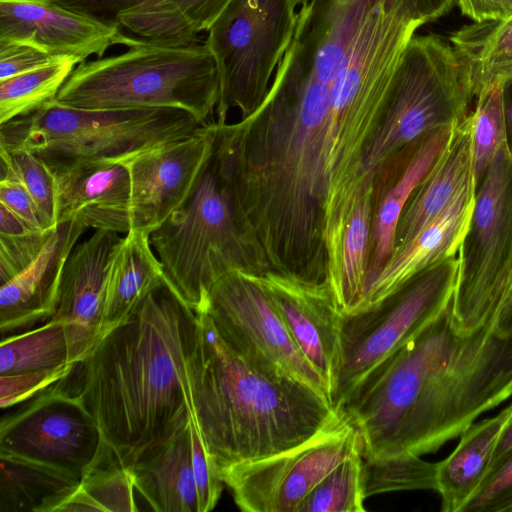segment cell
Listing matches in <instances>:
<instances>
[{
	"label": "cell",
	"instance_id": "6da1fadb",
	"mask_svg": "<svg viewBox=\"0 0 512 512\" xmlns=\"http://www.w3.org/2000/svg\"><path fill=\"white\" fill-rule=\"evenodd\" d=\"M512 395V337L460 331L450 305L356 387L341 408L363 458L435 452Z\"/></svg>",
	"mask_w": 512,
	"mask_h": 512
},
{
	"label": "cell",
	"instance_id": "7a4b0ae2",
	"mask_svg": "<svg viewBox=\"0 0 512 512\" xmlns=\"http://www.w3.org/2000/svg\"><path fill=\"white\" fill-rule=\"evenodd\" d=\"M197 324V312L165 280L79 364L74 390L125 465L189 423Z\"/></svg>",
	"mask_w": 512,
	"mask_h": 512
},
{
	"label": "cell",
	"instance_id": "3957f363",
	"mask_svg": "<svg viewBox=\"0 0 512 512\" xmlns=\"http://www.w3.org/2000/svg\"><path fill=\"white\" fill-rule=\"evenodd\" d=\"M197 316L187 363L190 413L221 477L299 446L344 418L312 387L254 369L222 340L204 311Z\"/></svg>",
	"mask_w": 512,
	"mask_h": 512
},
{
	"label": "cell",
	"instance_id": "277c9868",
	"mask_svg": "<svg viewBox=\"0 0 512 512\" xmlns=\"http://www.w3.org/2000/svg\"><path fill=\"white\" fill-rule=\"evenodd\" d=\"M241 213L232 149L218 124L206 158L181 204L150 234L172 289L196 312L223 275L241 271Z\"/></svg>",
	"mask_w": 512,
	"mask_h": 512
},
{
	"label": "cell",
	"instance_id": "5b68a950",
	"mask_svg": "<svg viewBox=\"0 0 512 512\" xmlns=\"http://www.w3.org/2000/svg\"><path fill=\"white\" fill-rule=\"evenodd\" d=\"M128 48L77 65L54 100L93 110L177 108L202 122L217 106V69L204 42L164 45L131 36Z\"/></svg>",
	"mask_w": 512,
	"mask_h": 512
},
{
	"label": "cell",
	"instance_id": "8992f818",
	"mask_svg": "<svg viewBox=\"0 0 512 512\" xmlns=\"http://www.w3.org/2000/svg\"><path fill=\"white\" fill-rule=\"evenodd\" d=\"M204 122L177 108L93 110L51 100L0 124V148L25 149L53 173L98 162H126L185 138Z\"/></svg>",
	"mask_w": 512,
	"mask_h": 512
},
{
	"label": "cell",
	"instance_id": "52a82bcc",
	"mask_svg": "<svg viewBox=\"0 0 512 512\" xmlns=\"http://www.w3.org/2000/svg\"><path fill=\"white\" fill-rule=\"evenodd\" d=\"M473 98L452 45L437 35H414L394 73L383 119L365 147L361 171L370 172L437 128L459 125Z\"/></svg>",
	"mask_w": 512,
	"mask_h": 512
},
{
	"label": "cell",
	"instance_id": "ba28073f",
	"mask_svg": "<svg viewBox=\"0 0 512 512\" xmlns=\"http://www.w3.org/2000/svg\"><path fill=\"white\" fill-rule=\"evenodd\" d=\"M458 258L414 274L371 307L339 316L338 354L331 403L341 411L377 366L419 334L451 303Z\"/></svg>",
	"mask_w": 512,
	"mask_h": 512
},
{
	"label": "cell",
	"instance_id": "9c48e42d",
	"mask_svg": "<svg viewBox=\"0 0 512 512\" xmlns=\"http://www.w3.org/2000/svg\"><path fill=\"white\" fill-rule=\"evenodd\" d=\"M458 249L451 300L457 329H491L512 275V156L501 146L481 183Z\"/></svg>",
	"mask_w": 512,
	"mask_h": 512
},
{
	"label": "cell",
	"instance_id": "30bf717a",
	"mask_svg": "<svg viewBox=\"0 0 512 512\" xmlns=\"http://www.w3.org/2000/svg\"><path fill=\"white\" fill-rule=\"evenodd\" d=\"M295 0H231L207 31L204 43L217 69V112L230 107L254 113L294 37Z\"/></svg>",
	"mask_w": 512,
	"mask_h": 512
},
{
	"label": "cell",
	"instance_id": "8fae6325",
	"mask_svg": "<svg viewBox=\"0 0 512 512\" xmlns=\"http://www.w3.org/2000/svg\"><path fill=\"white\" fill-rule=\"evenodd\" d=\"M201 311L254 369L306 384L331 402L325 382L297 347L260 279L241 271L223 275L211 286Z\"/></svg>",
	"mask_w": 512,
	"mask_h": 512
},
{
	"label": "cell",
	"instance_id": "7c38bea8",
	"mask_svg": "<svg viewBox=\"0 0 512 512\" xmlns=\"http://www.w3.org/2000/svg\"><path fill=\"white\" fill-rule=\"evenodd\" d=\"M69 377L2 417L0 453L48 465L81 479L105 442L81 396L67 387Z\"/></svg>",
	"mask_w": 512,
	"mask_h": 512
},
{
	"label": "cell",
	"instance_id": "4fadbf2b",
	"mask_svg": "<svg viewBox=\"0 0 512 512\" xmlns=\"http://www.w3.org/2000/svg\"><path fill=\"white\" fill-rule=\"evenodd\" d=\"M359 433L345 416L303 444L227 470L223 482L245 512H297L308 494L359 449Z\"/></svg>",
	"mask_w": 512,
	"mask_h": 512
},
{
	"label": "cell",
	"instance_id": "5bb4252c",
	"mask_svg": "<svg viewBox=\"0 0 512 512\" xmlns=\"http://www.w3.org/2000/svg\"><path fill=\"white\" fill-rule=\"evenodd\" d=\"M120 240L117 232L95 230L64 265L52 318L64 326L69 363H82L103 336L108 268Z\"/></svg>",
	"mask_w": 512,
	"mask_h": 512
},
{
	"label": "cell",
	"instance_id": "9a60e30c",
	"mask_svg": "<svg viewBox=\"0 0 512 512\" xmlns=\"http://www.w3.org/2000/svg\"><path fill=\"white\" fill-rule=\"evenodd\" d=\"M213 124L126 161L131 180V230L150 234L181 204L206 158Z\"/></svg>",
	"mask_w": 512,
	"mask_h": 512
},
{
	"label": "cell",
	"instance_id": "2e32d148",
	"mask_svg": "<svg viewBox=\"0 0 512 512\" xmlns=\"http://www.w3.org/2000/svg\"><path fill=\"white\" fill-rule=\"evenodd\" d=\"M130 37L119 26L49 0H0V41L29 44L56 58L80 64L92 55L103 57L110 46H127Z\"/></svg>",
	"mask_w": 512,
	"mask_h": 512
},
{
	"label": "cell",
	"instance_id": "e0dca14e",
	"mask_svg": "<svg viewBox=\"0 0 512 512\" xmlns=\"http://www.w3.org/2000/svg\"><path fill=\"white\" fill-rule=\"evenodd\" d=\"M86 229L76 221L59 223L32 264L1 285L2 337L28 330L53 317L64 265Z\"/></svg>",
	"mask_w": 512,
	"mask_h": 512
},
{
	"label": "cell",
	"instance_id": "ac0fdd59",
	"mask_svg": "<svg viewBox=\"0 0 512 512\" xmlns=\"http://www.w3.org/2000/svg\"><path fill=\"white\" fill-rule=\"evenodd\" d=\"M58 224L76 221L86 228L131 230V180L126 162H98L54 173Z\"/></svg>",
	"mask_w": 512,
	"mask_h": 512
},
{
	"label": "cell",
	"instance_id": "d6986e66",
	"mask_svg": "<svg viewBox=\"0 0 512 512\" xmlns=\"http://www.w3.org/2000/svg\"><path fill=\"white\" fill-rule=\"evenodd\" d=\"M297 347L325 382L331 400L339 316L331 293L284 279H261Z\"/></svg>",
	"mask_w": 512,
	"mask_h": 512
},
{
	"label": "cell",
	"instance_id": "ffe728a7",
	"mask_svg": "<svg viewBox=\"0 0 512 512\" xmlns=\"http://www.w3.org/2000/svg\"><path fill=\"white\" fill-rule=\"evenodd\" d=\"M474 196L472 180L440 215L408 242L396 247L355 312L376 304L422 269L456 256L470 219Z\"/></svg>",
	"mask_w": 512,
	"mask_h": 512
},
{
	"label": "cell",
	"instance_id": "44dd1931",
	"mask_svg": "<svg viewBox=\"0 0 512 512\" xmlns=\"http://www.w3.org/2000/svg\"><path fill=\"white\" fill-rule=\"evenodd\" d=\"M135 489L157 512H198L189 423L137 455Z\"/></svg>",
	"mask_w": 512,
	"mask_h": 512
},
{
	"label": "cell",
	"instance_id": "7402d4cb",
	"mask_svg": "<svg viewBox=\"0 0 512 512\" xmlns=\"http://www.w3.org/2000/svg\"><path fill=\"white\" fill-rule=\"evenodd\" d=\"M472 180L469 113L455 127L446 149L408 199L397 225L395 248L440 215Z\"/></svg>",
	"mask_w": 512,
	"mask_h": 512
},
{
	"label": "cell",
	"instance_id": "603a6c76",
	"mask_svg": "<svg viewBox=\"0 0 512 512\" xmlns=\"http://www.w3.org/2000/svg\"><path fill=\"white\" fill-rule=\"evenodd\" d=\"M512 412V403L494 417L469 426L454 451L437 463L436 491L441 511L462 512L486 477Z\"/></svg>",
	"mask_w": 512,
	"mask_h": 512
},
{
	"label": "cell",
	"instance_id": "cb8c5ba5",
	"mask_svg": "<svg viewBox=\"0 0 512 512\" xmlns=\"http://www.w3.org/2000/svg\"><path fill=\"white\" fill-rule=\"evenodd\" d=\"M165 280L150 233L134 229L126 233L116 246L108 268L103 336L125 322L141 301Z\"/></svg>",
	"mask_w": 512,
	"mask_h": 512
},
{
	"label": "cell",
	"instance_id": "d4e9b609",
	"mask_svg": "<svg viewBox=\"0 0 512 512\" xmlns=\"http://www.w3.org/2000/svg\"><path fill=\"white\" fill-rule=\"evenodd\" d=\"M231 0H150L120 15L118 26L134 37L164 45L198 42Z\"/></svg>",
	"mask_w": 512,
	"mask_h": 512
},
{
	"label": "cell",
	"instance_id": "484cf974",
	"mask_svg": "<svg viewBox=\"0 0 512 512\" xmlns=\"http://www.w3.org/2000/svg\"><path fill=\"white\" fill-rule=\"evenodd\" d=\"M455 127H440L422 137L397 182L384 198L376 217L374 259L367 270L363 295L392 256L402 211L413 191L446 149Z\"/></svg>",
	"mask_w": 512,
	"mask_h": 512
},
{
	"label": "cell",
	"instance_id": "4316f807",
	"mask_svg": "<svg viewBox=\"0 0 512 512\" xmlns=\"http://www.w3.org/2000/svg\"><path fill=\"white\" fill-rule=\"evenodd\" d=\"M0 511L56 512L81 479L66 471L0 453Z\"/></svg>",
	"mask_w": 512,
	"mask_h": 512
},
{
	"label": "cell",
	"instance_id": "83f0119b",
	"mask_svg": "<svg viewBox=\"0 0 512 512\" xmlns=\"http://www.w3.org/2000/svg\"><path fill=\"white\" fill-rule=\"evenodd\" d=\"M450 41L474 98L512 76V16L463 26Z\"/></svg>",
	"mask_w": 512,
	"mask_h": 512
},
{
	"label": "cell",
	"instance_id": "f1b7e54d",
	"mask_svg": "<svg viewBox=\"0 0 512 512\" xmlns=\"http://www.w3.org/2000/svg\"><path fill=\"white\" fill-rule=\"evenodd\" d=\"M134 490L132 467L125 465L105 443L78 487L57 511H138Z\"/></svg>",
	"mask_w": 512,
	"mask_h": 512
},
{
	"label": "cell",
	"instance_id": "f546056e",
	"mask_svg": "<svg viewBox=\"0 0 512 512\" xmlns=\"http://www.w3.org/2000/svg\"><path fill=\"white\" fill-rule=\"evenodd\" d=\"M66 363L69 361L64 326L53 318L1 339L0 376L53 369Z\"/></svg>",
	"mask_w": 512,
	"mask_h": 512
},
{
	"label": "cell",
	"instance_id": "4dcf8cb0",
	"mask_svg": "<svg viewBox=\"0 0 512 512\" xmlns=\"http://www.w3.org/2000/svg\"><path fill=\"white\" fill-rule=\"evenodd\" d=\"M79 63L61 59L0 81V124L30 114L54 100Z\"/></svg>",
	"mask_w": 512,
	"mask_h": 512
},
{
	"label": "cell",
	"instance_id": "1f68e13d",
	"mask_svg": "<svg viewBox=\"0 0 512 512\" xmlns=\"http://www.w3.org/2000/svg\"><path fill=\"white\" fill-rule=\"evenodd\" d=\"M364 195L353 208L344 232L342 260L337 282L331 291L341 314L354 313L361 301L367 274L364 264L369 233L370 204Z\"/></svg>",
	"mask_w": 512,
	"mask_h": 512
},
{
	"label": "cell",
	"instance_id": "d6a6232c",
	"mask_svg": "<svg viewBox=\"0 0 512 512\" xmlns=\"http://www.w3.org/2000/svg\"><path fill=\"white\" fill-rule=\"evenodd\" d=\"M362 459L366 498L394 491L436 490L437 463L407 453Z\"/></svg>",
	"mask_w": 512,
	"mask_h": 512
},
{
	"label": "cell",
	"instance_id": "836d02e7",
	"mask_svg": "<svg viewBox=\"0 0 512 512\" xmlns=\"http://www.w3.org/2000/svg\"><path fill=\"white\" fill-rule=\"evenodd\" d=\"M362 460L357 449L308 494L297 512H365Z\"/></svg>",
	"mask_w": 512,
	"mask_h": 512
},
{
	"label": "cell",
	"instance_id": "e575fe53",
	"mask_svg": "<svg viewBox=\"0 0 512 512\" xmlns=\"http://www.w3.org/2000/svg\"><path fill=\"white\" fill-rule=\"evenodd\" d=\"M470 120L472 178L475 191L497 152L506 143L501 84L476 97L475 109L470 112Z\"/></svg>",
	"mask_w": 512,
	"mask_h": 512
},
{
	"label": "cell",
	"instance_id": "d590c367",
	"mask_svg": "<svg viewBox=\"0 0 512 512\" xmlns=\"http://www.w3.org/2000/svg\"><path fill=\"white\" fill-rule=\"evenodd\" d=\"M0 179L14 177L36 203L47 227L57 225V185L53 171L36 155L25 149L0 148Z\"/></svg>",
	"mask_w": 512,
	"mask_h": 512
},
{
	"label": "cell",
	"instance_id": "8d00e7d4",
	"mask_svg": "<svg viewBox=\"0 0 512 512\" xmlns=\"http://www.w3.org/2000/svg\"><path fill=\"white\" fill-rule=\"evenodd\" d=\"M512 506V449L491 465L462 512H509Z\"/></svg>",
	"mask_w": 512,
	"mask_h": 512
},
{
	"label": "cell",
	"instance_id": "74e56055",
	"mask_svg": "<svg viewBox=\"0 0 512 512\" xmlns=\"http://www.w3.org/2000/svg\"><path fill=\"white\" fill-rule=\"evenodd\" d=\"M77 365L66 363L53 369L0 376V407L11 408L33 398L69 377Z\"/></svg>",
	"mask_w": 512,
	"mask_h": 512
},
{
	"label": "cell",
	"instance_id": "f35d334b",
	"mask_svg": "<svg viewBox=\"0 0 512 512\" xmlns=\"http://www.w3.org/2000/svg\"><path fill=\"white\" fill-rule=\"evenodd\" d=\"M51 231L31 230L17 234L0 233V284L23 272L43 250Z\"/></svg>",
	"mask_w": 512,
	"mask_h": 512
},
{
	"label": "cell",
	"instance_id": "ab89813d",
	"mask_svg": "<svg viewBox=\"0 0 512 512\" xmlns=\"http://www.w3.org/2000/svg\"><path fill=\"white\" fill-rule=\"evenodd\" d=\"M191 463L198 495V512L211 511L217 504L223 479L209 457L190 413Z\"/></svg>",
	"mask_w": 512,
	"mask_h": 512
},
{
	"label": "cell",
	"instance_id": "60d3db41",
	"mask_svg": "<svg viewBox=\"0 0 512 512\" xmlns=\"http://www.w3.org/2000/svg\"><path fill=\"white\" fill-rule=\"evenodd\" d=\"M61 59L65 58L53 57L29 44L0 41V81L36 70Z\"/></svg>",
	"mask_w": 512,
	"mask_h": 512
},
{
	"label": "cell",
	"instance_id": "b9f144b4",
	"mask_svg": "<svg viewBox=\"0 0 512 512\" xmlns=\"http://www.w3.org/2000/svg\"><path fill=\"white\" fill-rule=\"evenodd\" d=\"M0 204L34 228L41 231H51L47 227L36 203L16 178L5 177L0 179Z\"/></svg>",
	"mask_w": 512,
	"mask_h": 512
},
{
	"label": "cell",
	"instance_id": "7bdbcfd3",
	"mask_svg": "<svg viewBox=\"0 0 512 512\" xmlns=\"http://www.w3.org/2000/svg\"><path fill=\"white\" fill-rule=\"evenodd\" d=\"M61 7L118 26L121 14L150 0H49Z\"/></svg>",
	"mask_w": 512,
	"mask_h": 512
},
{
	"label": "cell",
	"instance_id": "ee69618b",
	"mask_svg": "<svg viewBox=\"0 0 512 512\" xmlns=\"http://www.w3.org/2000/svg\"><path fill=\"white\" fill-rule=\"evenodd\" d=\"M456 3L462 14L475 23L512 16V0H457Z\"/></svg>",
	"mask_w": 512,
	"mask_h": 512
},
{
	"label": "cell",
	"instance_id": "f6af8a7d",
	"mask_svg": "<svg viewBox=\"0 0 512 512\" xmlns=\"http://www.w3.org/2000/svg\"><path fill=\"white\" fill-rule=\"evenodd\" d=\"M491 330L501 336L512 337V275Z\"/></svg>",
	"mask_w": 512,
	"mask_h": 512
},
{
	"label": "cell",
	"instance_id": "bcb514c9",
	"mask_svg": "<svg viewBox=\"0 0 512 512\" xmlns=\"http://www.w3.org/2000/svg\"><path fill=\"white\" fill-rule=\"evenodd\" d=\"M501 97L506 131V147L512 156V76L501 83Z\"/></svg>",
	"mask_w": 512,
	"mask_h": 512
},
{
	"label": "cell",
	"instance_id": "7dc6e473",
	"mask_svg": "<svg viewBox=\"0 0 512 512\" xmlns=\"http://www.w3.org/2000/svg\"><path fill=\"white\" fill-rule=\"evenodd\" d=\"M512 449V412L500 436L492 464ZM491 464V465H492ZM491 467V466H490Z\"/></svg>",
	"mask_w": 512,
	"mask_h": 512
},
{
	"label": "cell",
	"instance_id": "c3c4849f",
	"mask_svg": "<svg viewBox=\"0 0 512 512\" xmlns=\"http://www.w3.org/2000/svg\"><path fill=\"white\" fill-rule=\"evenodd\" d=\"M298 7L302 6L307 0H295Z\"/></svg>",
	"mask_w": 512,
	"mask_h": 512
},
{
	"label": "cell",
	"instance_id": "681fc988",
	"mask_svg": "<svg viewBox=\"0 0 512 512\" xmlns=\"http://www.w3.org/2000/svg\"><path fill=\"white\" fill-rule=\"evenodd\" d=\"M16 1H31V2H38V1H46V0H16Z\"/></svg>",
	"mask_w": 512,
	"mask_h": 512
},
{
	"label": "cell",
	"instance_id": "f907efd6",
	"mask_svg": "<svg viewBox=\"0 0 512 512\" xmlns=\"http://www.w3.org/2000/svg\"><path fill=\"white\" fill-rule=\"evenodd\" d=\"M509 512H512V506H511V508L509 509Z\"/></svg>",
	"mask_w": 512,
	"mask_h": 512
}]
</instances>
